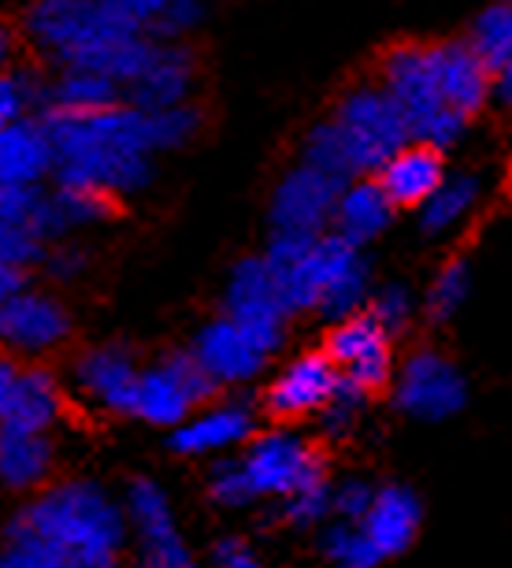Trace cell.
Segmentation results:
<instances>
[{
  "label": "cell",
  "instance_id": "cell-1",
  "mask_svg": "<svg viewBox=\"0 0 512 568\" xmlns=\"http://www.w3.org/2000/svg\"><path fill=\"white\" fill-rule=\"evenodd\" d=\"M41 126L52 145V182L101 190L115 201L137 194L153 182V156L194 142L201 131L197 104L171 109H137L109 104L93 112L41 109Z\"/></svg>",
  "mask_w": 512,
  "mask_h": 568
},
{
  "label": "cell",
  "instance_id": "cell-2",
  "mask_svg": "<svg viewBox=\"0 0 512 568\" xmlns=\"http://www.w3.org/2000/svg\"><path fill=\"white\" fill-rule=\"evenodd\" d=\"M27 38L45 52L52 68H90L120 82L142 71L156 38L134 27L112 0H34L27 12Z\"/></svg>",
  "mask_w": 512,
  "mask_h": 568
},
{
  "label": "cell",
  "instance_id": "cell-3",
  "mask_svg": "<svg viewBox=\"0 0 512 568\" xmlns=\"http://www.w3.org/2000/svg\"><path fill=\"white\" fill-rule=\"evenodd\" d=\"M4 535H34L57 546L74 568H120L131 539L123 501L93 479H63L38 490L34 501L8 520Z\"/></svg>",
  "mask_w": 512,
  "mask_h": 568
},
{
  "label": "cell",
  "instance_id": "cell-4",
  "mask_svg": "<svg viewBox=\"0 0 512 568\" xmlns=\"http://www.w3.org/2000/svg\"><path fill=\"white\" fill-rule=\"evenodd\" d=\"M264 261H268L275 283H279L283 305L294 316V313H316L324 294L360 261V250L327 231L313 234V239H301V234H272Z\"/></svg>",
  "mask_w": 512,
  "mask_h": 568
},
{
  "label": "cell",
  "instance_id": "cell-5",
  "mask_svg": "<svg viewBox=\"0 0 512 568\" xmlns=\"http://www.w3.org/2000/svg\"><path fill=\"white\" fill-rule=\"evenodd\" d=\"M382 90L398 104L409 138L434 149L453 145L464 134L468 120L446 104L439 82L427 63V45H398L382 63Z\"/></svg>",
  "mask_w": 512,
  "mask_h": 568
},
{
  "label": "cell",
  "instance_id": "cell-6",
  "mask_svg": "<svg viewBox=\"0 0 512 568\" xmlns=\"http://www.w3.org/2000/svg\"><path fill=\"white\" fill-rule=\"evenodd\" d=\"M219 387L201 372L194 353H171V357L137 368L134 394H131V413L134 420L153 424V427H175L183 424L197 405H205Z\"/></svg>",
  "mask_w": 512,
  "mask_h": 568
},
{
  "label": "cell",
  "instance_id": "cell-7",
  "mask_svg": "<svg viewBox=\"0 0 512 568\" xmlns=\"http://www.w3.org/2000/svg\"><path fill=\"white\" fill-rule=\"evenodd\" d=\"M330 126L338 131L357 175L379 171L382 160L409 142V126L382 85H360V90L346 93Z\"/></svg>",
  "mask_w": 512,
  "mask_h": 568
},
{
  "label": "cell",
  "instance_id": "cell-8",
  "mask_svg": "<svg viewBox=\"0 0 512 568\" xmlns=\"http://www.w3.org/2000/svg\"><path fill=\"white\" fill-rule=\"evenodd\" d=\"M123 517L126 531L134 535L137 565L142 568H197V554L190 550L186 535L178 531L171 498L156 479L137 476L126 484Z\"/></svg>",
  "mask_w": 512,
  "mask_h": 568
},
{
  "label": "cell",
  "instance_id": "cell-9",
  "mask_svg": "<svg viewBox=\"0 0 512 568\" xmlns=\"http://www.w3.org/2000/svg\"><path fill=\"white\" fill-rule=\"evenodd\" d=\"M242 471L256 498H286L316 479H324V460L316 446L297 432H264L245 443Z\"/></svg>",
  "mask_w": 512,
  "mask_h": 568
},
{
  "label": "cell",
  "instance_id": "cell-10",
  "mask_svg": "<svg viewBox=\"0 0 512 568\" xmlns=\"http://www.w3.org/2000/svg\"><path fill=\"white\" fill-rule=\"evenodd\" d=\"M393 398H398V409L409 413L412 420L439 424L464 409L468 383L450 357H442V353H434V349H423L405 361V368L398 372V383H393Z\"/></svg>",
  "mask_w": 512,
  "mask_h": 568
},
{
  "label": "cell",
  "instance_id": "cell-11",
  "mask_svg": "<svg viewBox=\"0 0 512 568\" xmlns=\"http://www.w3.org/2000/svg\"><path fill=\"white\" fill-rule=\"evenodd\" d=\"M223 308H227L223 316H231L234 324L249 331L268 353L279 349L290 308L283 305L279 283H275L264 256H249V261H242L234 267L227 294H223Z\"/></svg>",
  "mask_w": 512,
  "mask_h": 568
},
{
  "label": "cell",
  "instance_id": "cell-12",
  "mask_svg": "<svg viewBox=\"0 0 512 568\" xmlns=\"http://www.w3.org/2000/svg\"><path fill=\"white\" fill-rule=\"evenodd\" d=\"M324 353H327V361L335 364L338 379L354 383V387H360L365 394L390 383V372H393L390 335L368 313L335 320Z\"/></svg>",
  "mask_w": 512,
  "mask_h": 568
},
{
  "label": "cell",
  "instance_id": "cell-13",
  "mask_svg": "<svg viewBox=\"0 0 512 568\" xmlns=\"http://www.w3.org/2000/svg\"><path fill=\"white\" fill-rule=\"evenodd\" d=\"M71 338V313L45 291H30L23 283L16 294L0 302V346L4 353H23V357H41V353L60 349Z\"/></svg>",
  "mask_w": 512,
  "mask_h": 568
},
{
  "label": "cell",
  "instance_id": "cell-14",
  "mask_svg": "<svg viewBox=\"0 0 512 568\" xmlns=\"http://www.w3.org/2000/svg\"><path fill=\"white\" fill-rule=\"evenodd\" d=\"M341 186L346 182H335L324 171L297 164L272 194V234H301V239L324 234Z\"/></svg>",
  "mask_w": 512,
  "mask_h": 568
},
{
  "label": "cell",
  "instance_id": "cell-15",
  "mask_svg": "<svg viewBox=\"0 0 512 568\" xmlns=\"http://www.w3.org/2000/svg\"><path fill=\"white\" fill-rule=\"evenodd\" d=\"M190 353H194L201 372H205L216 387H242V383L256 379L272 357V353L264 349L249 331L234 324L231 316H219L201 327Z\"/></svg>",
  "mask_w": 512,
  "mask_h": 568
},
{
  "label": "cell",
  "instance_id": "cell-16",
  "mask_svg": "<svg viewBox=\"0 0 512 568\" xmlns=\"http://www.w3.org/2000/svg\"><path fill=\"white\" fill-rule=\"evenodd\" d=\"M256 435V413L245 402L197 405L183 424L171 427V449L183 457H216L245 446Z\"/></svg>",
  "mask_w": 512,
  "mask_h": 568
},
{
  "label": "cell",
  "instance_id": "cell-17",
  "mask_svg": "<svg viewBox=\"0 0 512 568\" xmlns=\"http://www.w3.org/2000/svg\"><path fill=\"white\" fill-rule=\"evenodd\" d=\"M338 387V372L327 361V353H301L275 375L272 387L264 390V409L275 420H301L316 416Z\"/></svg>",
  "mask_w": 512,
  "mask_h": 568
},
{
  "label": "cell",
  "instance_id": "cell-18",
  "mask_svg": "<svg viewBox=\"0 0 512 568\" xmlns=\"http://www.w3.org/2000/svg\"><path fill=\"white\" fill-rule=\"evenodd\" d=\"M120 212V201L101 194V190L68 186V182H52V190H38L34 209V231L38 239L52 245L85 227H101Z\"/></svg>",
  "mask_w": 512,
  "mask_h": 568
},
{
  "label": "cell",
  "instance_id": "cell-19",
  "mask_svg": "<svg viewBox=\"0 0 512 568\" xmlns=\"http://www.w3.org/2000/svg\"><path fill=\"white\" fill-rule=\"evenodd\" d=\"M197 82V60L186 45H171V41H160L149 60L142 63V71L134 74L131 85L123 90L126 104H137V109H171V104H186L190 93H194Z\"/></svg>",
  "mask_w": 512,
  "mask_h": 568
},
{
  "label": "cell",
  "instance_id": "cell-20",
  "mask_svg": "<svg viewBox=\"0 0 512 568\" xmlns=\"http://www.w3.org/2000/svg\"><path fill=\"white\" fill-rule=\"evenodd\" d=\"M427 63L439 82L446 104L472 120L490 98V68L475 57L468 41H439V45H427Z\"/></svg>",
  "mask_w": 512,
  "mask_h": 568
},
{
  "label": "cell",
  "instance_id": "cell-21",
  "mask_svg": "<svg viewBox=\"0 0 512 568\" xmlns=\"http://www.w3.org/2000/svg\"><path fill=\"white\" fill-rule=\"evenodd\" d=\"M134 379H137V361L120 342L93 346L74 361V383H79V390L109 413L120 416L131 413Z\"/></svg>",
  "mask_w": 512,
  "mask_h": 568
},
{
  "label": "cell",
  "instance_id": "cell-22",
  "mask_svg": "<svg viewBox=\"0 0 512 568\" xmlns=\"http://www.w3.org/2000/svg\"><path fill=\"white\" fill-rule=\"evenodd\" d=\"M376 175H379L376 182L382 186V194L390 197L393 209H420L446 179L442 149H434L427 142H405L398 153H390L382 160Z\"/></svg>",
  "mask_w": 512,
  "mask_h": 568
},
{
  "label": "cell",
  "instance_id": "cell-23",
  "mask_svg": "<svg viewBox=\"0 0 512 568\" xmlns=\"http://www.w3.org/2000/svg\"><path fill=\"white\" fill-rule=\"evenodd\" d=\"M52 175V145L38 115L0 126V190H34Z\"/></svg>",
  "mask_w": 512,
  "mask_h": 568
},
{
  "label": "cell",
  "instance_id": "cell-24",
  "mask_svg": "<svg viewBox=\"0 0 512 568\" xmlns=\"http://www.w3.org/2000/svg\"><path fill=\"white\" fill-rule=\"evenodd\" d=\"M420 520H423L420 498H416L409 487L390 484L371 495V506L365 509V517L357 524L365 528L379 557H398L412 546L416 531H420Z\"/></svg>",
  "mask_w": 512,
  "mask_h": 568
},
{
  "label": "cell",
  "instance_id": "cell-25",
  "mask_svg": "<svg viewBox=\"0 0 512 568\" xmlns=\"http://www.w3.org/2000/svg\"><path fill=\"white\" fill-rule=\"evenodd\" d=\"M393 220V205L390 197L382 194V186L376 179H349L346 186L338 190L335 212H330V223H335V234L346 239L349 245H368L371 239H379L382 231L390 227Z\"/></svg>",
  "mask_w": 512,
  "mask_h": 568
},
{
  "label": "cell",
  "instance_id": "cell-26",
  "mask_svg": "<svg viewBox=\"0 0 512 568\" xmlns=\"http://www.w3.org/2000/svg\"><path fill=\"white\" fill-rule=\"evenodd\" d=\"M52 443L45 432L0 424V487L4 490H41L52 476Z\"/></svg>",
  "mask_w": 512,
  "mask_h": 568
},
{
  "label": "cell",
  "instance_id": "cell-27",
  "mask_svg": "<svg viewBox=\"0 0 512 568\" xmlns=\"http://www.w3.org/2000/svg\"><path fill=\"white\" fill-rule=\"evenodd\" d=\"M60 413H63V390L57 375L45 368H19L12 402H8V413L0 424L49 435V427L60 420Z\"/></svg>",
  "mask_w": 512,
  "mask_h": 568
},
{
  "label": "cell",
  "instance_id": "cell-28",
  "mask_svg": "<svg viewBox=\"0 0 512 568\" xmlns=\"http://www.w3.org/2000/svg\"><path fill=\"white\" fill-rule=\"evenodd\" d=\"M120 101H123L120 82L90 68H57L52 82L41 85V109L93 112V109H109V104H120Z\"/></svg>",
  "mask_w": 512,
  "mask_h": 568
},
{
  "label": "cell",
  "instance_id": "cell-29",
  "mask_svg": "<svg viewBox=\"0 0 512 568\" xmlns=\"http://www.w3.org/2000/svg\"><path fill=\"white\" fill-rule=\"evenodd\" d=\"M479 201V179L472 175H450L439 182L431 197L420 205V223L427 234H450L468 220V212Z\"/></svg>",
  "mask_w": 512,
  "mask_h": 568
},
{
  "label": "cell",
  "instance_id": "cell-30",
  "mask_svg": "<svg viewBox=\"0 0 512 568\" xmlns=\"http://www.w3.org/2000/svg\"><path fill=\"white\" fill-rule=\"evenodd\" d=\"M468 45H472V52L490 71L501 68V63L512 57V4L494 0V4L475 19L472 41H468Z\"/></svg>",
  "mask_w": 512,
  "mask_h": 568
},
{
  "label": "cell",
  "instance_id": "cell-31",
  "mask_svg": "<svg viewBox=\"0 0 512 568\" xmlns=\"http://www.w3.org/2000/svg\"><path fill=\"white\" fill-rule=\"evenodd\" d=\"M324 554L335 568H376L382 561L379 550L371 546V539L357 520L330 524L324 535Z\"/></svg>",
  "mask_w": 512,
  "mask_h": 568
},
{
  "label": "cell",
  "instance_id": "cell-32",
  "mask_svg": "<svg viewBox=\"0 0 512 568\" xmlns=\"http://www.w3.org/2000/svg\"><path fill=\"white\" fill-rule=\"evenodd\" d=\"M301 164L324 171V175H330L335 182H349L357 175L354 164H349V153L346 145H341L338 131L330 123H319L313 134L305 138V149H301Z\"/></svg>",
  "mask_w": 512,
  "mask_h": 568
},
{
  "label": "cell",
  "instance_id": "cell-33",
  "mask_svg": "<svg viewBox=\"0 0 512 568\" xmlns=\"http://www.w3.org/2000/svg\"><path fill=\"white\" fill-rule=\"evenodd\" d=\"M468 294H472V272H468L464 261H450L427 291V313L434 320H450L461 313Z\"/></svg>",
  "mask_w": 512,
  "mask_h": 568
},
{
  "label": "cell",
  "instance_id": "cell-34",
  "mask_svg": "<svg viewBox=\"0 0 512 568\" xmlns=\"http://www.w3.org/2000/svg\"><path fill=\"white\" fill-rule=\"evenodd\" d=\"M365 402H368V394L354 387V383H341L338 379V387L335 394L327 398V405L319 409V427H324V435L330 438H346L354 427L360 424V416H365Z\"/></svg>",
  "mask_w": 512,
  "mask_h": 568
},
{
  "label": "cell",
  "instance_id": "cell-35",
  "mask_svg": "<svg viewBox=\"0 0 512 568\" xmlns=\"http://www.w3.org/2000/svg\"><path fill=\"white\" fill-rule=\"evenodd\" d=\"M0 568H74L57 546L34 539V535H4Z\"/></svg>",
  "mask_w": 512,
  "mask_h": 568
},
{
  "label": "cell",
  "instance_id": "cell-36",
  "mask_svg": "<svg viewBox=\"0 0 512 568\" xmlns=\"http://www.w3.org/2000/svg\"><path fill=\"white\" fill-rule=\"evenodd\" d=\"M41 104V85L27 71H0V126L34 115Z\"/></svg>",
  "mask_w": 512,
  "mask_h": 568
},
{
  "label": "cell",
  "instance_id": "cell-37",
  "mask_svg": "<svg viewBox=\"0 0 512 568\" xmlns=\"http://www.w3.org/2000/svg\"><path fill=\"white\" fill-rule=\"evenodd\" d=\"M208 495L223 509H245V506H253V501H256V495H253L249 479H245L238 457H227V460H219V465L212 468Z\"/></svg>",
  "mask_w": 512,
  "mask_h": 568
},
{
  "label": "cell",
  "instance_id": "cell-38",
  "mask_svg": "<svg viewBox=\"0 0 512 568\" xmlns=\"http://www.w3.org/2000/svg\"><path fill=\"white\" fill-rule=\"evenodd\" d=\"M283 517L294 524V528H313V524L327 520L330 517V484L327 476L316 479V484H308L301 490H294V495L283 498Z\"/></svg>",
  "mask_w": 512,
  "mask_h": 568
},
{
  "label": "cell",
  "instance_id": "cell-39",
  "mask_svg": "<svg viewBox=\"0 0 512 568\" xmlns=\"http://www.w3.org/2000/svg\"><path fill=\"white\" fill-rule=\"evenodd\" d=\"M412 313H416V302H412V294L405 291L401 283H390V286H382L379 294H368V316L376 320L387 335L409 327Z\"/></svg>",
  "mask_w": 512,
  "mask_h": 568
},
{
  "label": "cell",
  "instance_id": "cell-40",
  "mask_svg": "<svg viewBox=\"0 0 512 568\" xmlns=\"http://www.w3.org/2000/svg\"><path fill=\"white\" fill-rule=\"evenodd\" d=\"M201 19H205V0H167L145 34H153L160 41H178L194 27H201Z\"/></svg>",
  "mask_w": 512,
  "mask_h": 568
},
{
  "label": "cell",
  "instance_id": "cell-41",
  "mask_svg": "<svg viewBox=\"0 0 512 568\" xmlns=\"http://www.w3.org/2000/svg\"><path fill=\"white\" fill-rule=\"evenodd\" d=\"M371 495H376V487L365 484V479H341V484L330 487V513L338 520H360L371 506Z\"/></svg>",
  "mask_w": 512,
  "mask_h": 568
},
{
  "label": "cell",
  "instance_id": "cell-42",
  "mask_svg": "<svg viewBox=\"0 0 512 568\" xmlns=\"http://www.w3.org/2000/svg\"><path fill=\"white\" fill-rule=\"evenodd\" d=\"M212 568H260V554L242 535H223L212 542Z\"/></svg>",
  "mask_w": 512,
  "mask_h": 568
},
{
  "label": "cell",
  "instance_id": "cell-43",
  "mask_svg": "<svg viewBox=\"0 0 512 568\" xmlns=\"http://www.w3.org/2000/svg\"><path fill=\"white\" fill-rule=\"evenodd\" d=\"M41 264H45V272L52 278H74V275L85 272V253L74 250V245L52 242V250L45 245V256H41Z\"/></svg>",
  "mask_w": 512,
  "mask_h": 568
},
{
  "label": "cell",
  "instance_id": "cell-44",
  "mask_svg": "<svg viewBox=\"0 0 512 568\" xmlns=\"http://www.w3.org/2000/svg\"><path fill=\"white\" fill-rule=\"evenodd\" d=\"M120 12L131 19L134 27H142V30H149L153 27V19L160 16V8L167 4V0H112Z\"/></svg>",
  "mask_w": 512,
  "mask_h": 568
},
{
  "label": "cell",
  "instance_id": "cell-45",
  "mask_svg": "<svg viewBox=\"0 0 512 568\" xmlns=\"http://www.w3.org/2000/svg\"><path fill=\"white\" fill-rule=\"evenodd\" d=\"M19 364L16 357H8V353H0V420H4L8 413V402H12V390H16V379H19Z\"/></svg>",
  "mask_w": 512,
  "mask_h": 568
},
{
  "label": "cell",
  "instance_id": "cell-46",
  "mask_svg": "<svg viewBox=\"0 0 512 568\" xmlns=\"http://www.w3.org/2000/svg\"><path fill=\"white\" fill-rule=\"evenodd\" d=\"M490 90H494L505 104H512V57L501 63V68L490 71Z\"/></svg>",
  "mask_w": 512,
  "mask_h": 568
},
{
  "label": "cell",
  "instance_id": "cell-47",
  "mask_svg": "<svg viewBox=\"0 0 512 568\" xmlns=\"http://www.w3.org/2000/svg\"><path fill=\"white\" fill-rule=\"evenodd\" d=\"M8 60H12V34H8V30L0 27V71H4Z\"/></svg>",
  "mask_w": 512,
  "mask_h": 568
},
{
  "label": "cell",
  "instance_id": "cell-48",
  "mask_svg": "<svg viewBox=\"0 0 512 568\" xmlns=\"http://www.w3.org/2000/svg\"><path fill=\"white\" fill-rule=\"evenodd\" d=\"M505 4H512V0H505Z\"/></svg>",
  "mask_w": 512,
  "mask_h": 568
}]
</instances>
